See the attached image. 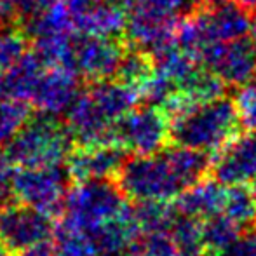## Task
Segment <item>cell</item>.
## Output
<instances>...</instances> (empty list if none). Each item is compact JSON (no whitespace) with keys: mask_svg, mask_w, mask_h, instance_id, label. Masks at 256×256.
<instances>
[{"mask_svg":"<svg viewBox=\"0 0 256 256\" xmlns=\"http://www.w3.org/2000/svg\"><path fill=\"white\" fill-rule=\"evenodd\" d=\"M32 49V38L21 23L0 26V72L12 66Z\"/></svg>","mask_w":256,"mask_h":256,"instance_id":"obj_23","label":"cell"},{"mask_svg":"<svg viewBox=\"0 0 256 256\" xmlns=\"http://www.w3.org/2000/svg\"><path fill=\"white\" fill-rule=\"evenodd\" d=\"M154 70H155V64H154L152 54L143 51V49L128 46L126 52L122 54L120 61H118V66L115 70L114 78L131 86V88H134L138 91L150 78Z\"/></svg>","mask_w":256,"mask_h":256,"instance_id":"obj_20","label":"cell"},{"mask_svg":"<svg viewBox=\"0 0 256 256\" xmlns=\"http://www.w3.org/2000/svg\"><path fill=\"white\" fill-rule=\"evenodd\" d=\"M126 206L124 194L112 178L86 180L74 183L68 190L61 223L88 232L120 214Z\"/></svg>","mask_w":256,"mask_h":256,"instance_id":"obj_4","label":"cell"},{"mask_svg":"<svg viewBox=\"0 0 256 256\" xmlns=\"http://www.w3.org/2000/svg\"><path fill=\"white\" fill-rule=\"evenodd\" d=\"M222 212L239 226L251 225L256 218V202L251 190L244 185H228L225 188Z\"/></svg>","mask_w":256,"mask_h":256,"instance_id":"obj_24","label":"cell"},{"mask_svg":"<svg viewBox=\"0 0 256 256\" xmlns=\"http://www.w3.org/2000/svg\"><path fill=\"white\" fill-rule=\"evenodd\" d=\"M54 234V220L46 212L21 202L0 206V250L9 256L49 240Z\"/></svg>","mask_w":256,"mask_h":256,"instance_id":"obj_7","label":"cell"},{"mask_svg":"<svg viewBox=\"0 0 256 256\" xmlns=\"http://www.w3.org/2000/svg\"><path fill=\"white\" fill-rule=\"evenodd\" d=\"M117 186L124 197L140 200H172L185 185L166 157L164 150L126 158L117 171Z\"/></svg>","mask_w":256,"mask_h":256,"instance_id":"obj_3","label":"cell"},{"mask_svg":"<svg viewBox=\"0 0 256 256\" xmlns=\"http://www.w3.org/2000/svg\"><path fill=\"white\" fill-rule=\"evenodd\" d=\"M251 194H253V199L256 202V178H253V185H251Z\"/></svg>","mask_w":256,"mask_h":256,"instance_id":"obj_36","label":"cell"},{"mask_svg":"<svg viewBox=\"0 0 256 256\" xmlns=\"http://www.w3.org/2000/svg\"><path fill=\"white\" fill-rule=\"evenodd\" d=\"M84 89L94 100L100 110L115 124L124 115H128L140 102L138 91L124 82H118L117 78L88 82V84H84Z\"/></svg>","mask_w":256,"mask_h":256,"instance_id":"obj_16","label":"cell"},{"mask_svg":"<svg viewBox=\"0 0 256 256\" xmlns=\"http://www.w3.org/2000/svg\"><path fill=\"white\" fill-rule=\"evenodd\" d=\"M54 236V253L56 256H100L96 248L84 232L61 223Z\"/></svg>","mask_w":256,"mask_h":256,"instance_id":"obj_27","label":"cell"},{"mask_svg":"<svg viewBox=\"0 0 256 256\" xmlns=\"http://www.w3.org/2000/svg\"><path fill=\"white\" fill-rule=\"evenodd\" d=\"M103 2L110 4V6L117 7V9L124 10V12H129L134 7V0H103Z\"/></svg>","mask_w":256,"mask_h":256,"instance_id":"obj_34","label":"cell"},{"mask_svg":"<svg viewBox=\"0 0 256 256\" xmlns=\"http://www.w3.org/2000/svg\"><path fill=\"white\" fill-rule=\"evenodd\" d=\"M200 64L216 74L225 84H250L256 77V51L250 38H236L230 42H214L202 52Z\"/></svg>","mask_w":256,"mask_h":256,"instance_id":"obj_9","label":"cell"},{"mask_svg":"<svg viewBox=\"0 0 256 256\" xmlns=\"http://www.w3.org/2000/svg\"><path fill=\"white\" fill-rule=\"evenodd\" d=\"M225 86V82L209 68L196 63L192 70L176 84V92H180L190 104H197L223 96Z\"/></svg>","mask_w":256,"mask_h":256,"instance_id":"obj_19","label":"cell"},{"mask_svg":"<svg viewBox=\"0 0 256 256\" xmlns=\"http://www.w3.org/2000/svg\"><path fill=\"white\" fill-rule=\"evenodd\" d=\"M239 115L234 100L220 96L192 104L174 115L169 120V138L176 145L214 155L239 134Z\"/></svg>","mask_w":256,"mask_h":256,"instance_id":"obj_1","label":"cell"},{"mask_svg":"<svg viewBox=\"0 0 256 256\" xmlns=\"http://www.w3.org/2000/svg\"><path fill=\"white\" fill-rule=\"evenodd\" d=\"M223 197H225V185L218 182L204 178L194 185L186 186L185 190L174 197L172 209L176 214L190 216V218H209L212 214L222 212Z\"/></svg>","mask_w":256,"mask_h":256,"instance_id":"obj_15","label":"cell"},{"mask_svg":"<svg viewBox=\"0 0 256 256\" xmlns=\"http://www.w3.org/2000/svg\"><path fill=\"white\" fill-rule=\"evenodd\" d=\"M240 228L242 226H239L236 222L226 218L223 212L204 218V223H200L204 248L208 251L223 250L240 236Z\"/></svg>","mask_w":256,"mask_h":256,"instance_id":"obj_25","label":"cell"},{"mask_svg":"<svg viewBox=\"0 0 256 256\" xmlns=\"http://www.w3.org/2000/svg\"><path fill=\"white\" fill-rule=\"evenodd\" d=\"M239 7H242L246 12H256V0H234Z\"/></svg>","mask_w":256,"mask_h":256,"instance_id":"obj_35","label":"cell"},{"mask_svg":"<svg viewBox=\"0 0 256 256\" xmlns=\"http://www.w3.org/2000/svg\"><path fill=\"white\" fill-rule=\"evenodd\" d=\"M66 112L68 115L64 126H66L74 145L89 146L115 143V122H112L100 110V106L89 96L84 86Z\"/></svg>","mask_w":256,"mask_h":256,"instance_id":"obj_10","label":"cell"},{"mask_svg":"<svg viewBox=\"0 0 256 256\" xmlns=\"http://www.w3.org/2000/svg\"><path fill=\"white\" fill-rule=\"evenodd\" d=\"M126 154L128 152L115 143L89 146L74 145L64 164L74 183L86 180L114 178L120 169L122 162L126 160Z\"/></svg>","mask_w":256,"mask_h":256,"instance_id":"obj_12","label":"cell"},{"mask_svg":"<svg viewBox=\"0 0 256 256\" xmlns=\"http://www.w3.org/2000/svg\"><path fill=\"white\" fill-rule=\"evenodd\" d=\"M254 222H256V218H254Z\"/></svg>","mask_w":256,"mask_h":256,"instance_id":"obj_37","label":"cell"},{"mask_svg":"<svg viewBox=\"0 0 256 256\" xmlns=\"http://www.w3.org/2000/svg\"><path fill=\"white\" fill-rule=\"evenodd\" d=\"M16 256H56V253H54V244L51 240H44V242H38L28 250L21 251Z\"/></svg>","mask_w":256,"mask_h":256,"instance_id":"obj_33","label":"cell"},{"mask_svg":"<svg viewBox=\"0 0 256 256\" xmlns=\"http://www.w3.org/2000/svg\"><path fill=\"white\" fill-rule=\"evenodd\" d=\"M84 82L74 74L60 66H49L38 77L30 96L34 110L60 115L70 108L80 92Z\"/></svg>","mask_w":256,"mask_h":256,"instance_id":"obj_13","label":"cell"},{"mask_svg":"<svg viewBox=\"0 0 256 256\" xmlns=\"http://www.w3.org/2000/svg\"><path fill=\"white\" fill-rule=\"evenodd\" d=\"M46 68L48 66L42 63L40 58L30 49L12 66L0 72V100L14 98L30 102L35 84Z\"/></svg>","mask_w":256,"mask_h":256,"instance_id":"obj_18","label":"cell"},{"mask_svg":"<svg viewBox=\"0 0 256 256\" xmlns=\"http://www.w3.org/2000/svg\"><path fill=\"white\" fill-rule=\"evenodd\" d=\"M169 236L172 237L178 256H204L202 232L197 218L176 214Z\"/></svg>","mask_w":256,"mask_h":256,"instance_id":"obj_22","label":"cell"},{"mask_svg":"<svg viewBox=\"0 0 256 256\" xmlns=\"http://www.w3.org/2000/svg\"><path fill=\"white\" fill-rule=\"evenodd\" d=\"M200 2L202 0H134V6L142 7V9L155 10V12H160V14L176 16V14L182 12L188 6L196 7Z\"/></svg>","mask_w":256,"mask_h":256,"instance_id":"obj_30","label":"cell"},{"mask_svg":"<svg viewBox=\"0 0 256 256\" xmlns=\"http://www.w3.org/2000/svg\"><path fill=\"white\" fill-rule=\"evenodd\" d=\"M74 185L66 164L40 166V168L12 169L10 194L21 204H26L51 218H61L64 199Z\"/></svg>","mask_w":256,"mask_h":256,"instance_id":"obj_5","label":"cell"},{"mask_svg":"<svg viewBox=\"0 0 256 256\" xmlns=\"http://www.w3.org/2000/svg\"><path fill=\"white\" fill-rule=\"evenodd\" d=\"M132 214L142 234L150 232H169L176 218L172 206L164 200H140L132 208Z\"/></svg>","mask_w":256,"mask_h":256,"instance_id":"obj_21","label":"cell"},{"mask_svg":"<svg viewBox=\"0 0 256 256\" xmlns=\"http://www.w3.org/2000/svg\"><path fill=\"white\" fill-rule=\"evenodd\" d=\"M74 148L68 129L60 115L37 112L6 145L7 158L16 168L61 164Z\"/></svg>","mask_w":256,"mask_h":256,"instance_id":"obj_2","label":"cell"},{"mask_svg":"<svg viewBox=\"0 0 256 256\" xmlns=\"http://www.w3.org/2000/svg\"><path fill=\"white\" fill-rule=\"evenodd\" d=\"M176 23H178L176 16L160 14L134 6L126 18L122 37L126 44L131 48H138L155 54L160 49L174 44Z\"/></svg>","mask_w":256,"mask_h":256,"instance_id":"obj_11","label":"cell"},{"mask_svg":"<svg viewBox=\"0 0 256 256\" xmlns=\"http://www.w3.org/2000/svg\"><path fill=\"white\" fill-rule=\"evenodd\" d=\"M124 37L72 34L74 72L84 84L114 78L122 54L126 52Z\"/></svg>","mask_w":256,"mask_h":256,"instance_id":"obj_8","label":"cell"},{"mask_svg":"<svg viewBox=\"0 0 256 256\" xmlns=\"http://www.w3.org/2000/svg\"><path fill=\"white\" fill-rule=\"evenodd\" d=\"M128 12L103 2L94 0L84 10L72 16L74 32L104 37H122Z\"/></svg>","mask_w":256,"mask_h":256,"instance_id":"obj_17","label":"cell"},{"mask_svg":"<svg viewBox=\"0 0 256 256\" xmlns=\"http://www.w3.org/2000/svg\"><path fill=\"white\" fill-rule=\"evenodd\" d=\"M10 178H12V164L7 158L6 148L0 145V206L9 202V199L12 197Z\"/></svg>","mask_w":256,"mask_h":256,"instance_id":"obj_31","label":"cell"},{"mask_svg":"<svg viewBox=\"0 0 256 256\" xmlns=\"http://www.w3.org/2000/svg\"><path fill=\"white\" fill-rule=\"evenodd\" d=\"M169 140V117L160 106L136 104L115 124V143L126 152L150 155L160 152Z\"/></svg>","mask_w":256,"mask_h":256,"instance_id":"obj_6","label":"cell"},{"mask_svg":"<svg viewBox=\"0 0 256 256\" xmlns=\"http://www.w3.org/2000/svg\"><path fill=\"white\" fill-rule=\"evenodd\" d=\"M236 108L239 124L251 134H256V84L240 86L236 96Z\"/></svg>","mask_w":256,"mask_h":256,"instance_id":"obj_28","label":"cell"},{"mask_svg":"<svg viewBox=\"0 0 256 256\" xmlns=\"http://www.w3.org/2000/svg\"><path fill=\"white\" fill-rule=\"evenodd\" d=\"M204 256H256V230L240 234L232 244L220 251H209Z\"/></svg>","mask_w":256,"mask_h":256,"instance_id":"obj_29","label":"cell"},{"mask_svg":"<svg viewBox=\"0 0 256 256\" xmlns=\"http://www.w3.org/2000/svg\"><path fill=\"white\" fill-rule=\"evenodd\" d=\"M212 172L216 182L225 186L244 185L256 178V134H237L226 143L214 154Z\"/></svg>","mask_w":256,"mask_h":256,"instance_id":"obj_14","label":"cell"},{"mask_svg":"<svg viewBox=\"0 0 256 256\" xmlns=\"http://www.w3.org/2000/svg\"><path fill=\"white\" fill-rule=\"evenodd\" d=\"M32 114L34 106L28 100H0V145L6 146L12 140V136L23 128Z\"/></svg>","mask_w":256,"mask_h":256,"instance_id":"obj_26","label":"cell"},{"mask_svg":"<svg viewBox=\"0 0 256 256\" xmlns=\"http://www.w3.org/2000/svg\"><path fill=\"white\" fill-rule=\"evenodd\" d=\"M10 23H21L20 14L16 12V9L9 0H0V24Z\"/></svg>","mask_w":256,"mask_h":256,"instance_id":"obj_32","label":"cell"}]
</instances>
